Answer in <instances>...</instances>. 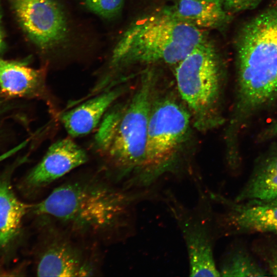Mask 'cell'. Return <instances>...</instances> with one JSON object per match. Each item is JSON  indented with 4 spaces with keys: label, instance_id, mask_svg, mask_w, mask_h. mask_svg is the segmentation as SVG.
<instances>
[{
    "label": "cell",
    "instance_id": "obj_1",
    "mask_svg": "<svg viewBox=\"0 0 277 277\" xmlns=\"http://www.w3.org/2000/svg\"><path fill=\"white\" fill-rule=\"evenodd\" d=\"M158 195L155 189L129 190L90 177L61 185L31 207L45 223L97 243L126 236L133 228L135 205Z\"/></svg>",
    "mask_w": 277,
    "mask_h": 277
},
{
    "label": "cell",
    "instance_id": "obj_2",
    "mask_svg": "<svg viewBox=\"0 0 277 277\" xmlns=\"http://www.w3.org/2000/svg\"><path fill=\"white\" fill-rule=\"evenodd\" d=\"M236 97L230 127L277 99V1L246 22L235 39Z\"/></svg>",
    "mask_w": 277,
    "mask_h": 277
},
{
    "label": "cell",
    "instance_id": "obj_3",
    "mask_svg": "<svg viewBox=\"0 0 277 277\" xmlns=\"http://www.w3.org/2000/svg\"><path fill=\"white\" fill-rule=\"evenodd\" d=\"M156 81L154 69H146L129 100L108 109L95 136L98 151L128 190L135 189L144 163Z\"/></svg>",
    "mask_w": 277,
    "mask_h": 277
},
{
    "label": "cell",
    "instance_id": "obj_4",
    "mask_svg": "<svg viewBox=\"0 0 277 277\" xmlns=\"http://www.w3.org/2000/svg\"><path fill=\"white\" fill-rule=\"evenodd\" d=\"M201 29L176 16L169 6L132 23L115 46L109 68L116 73L135 65H176L207 38Z\"/></svg>",
    "mask_w": 277,
    "mask_h": 277
},
{
    "label": "cell",
    "instance_id": "obj_5",
    "mask_svg": "<svg viewBox=\"0 0 277 277\" xmlns=\"http://www.w3.org/2000/svg\"><path fill=\"white\" fill-rule=\"evenodd\" d=\"M191 124L190 114L185 106L170 95L160 96L156 93L136 190L156 188L165 175H179L181 153Z\"/></svg>",
    "mask_w": 277,
    "mask_h": 277
},
{
    "label": "cell",
    "instance_id": "obj_6",
    "mask_svg": "<svg viewBox=\"0 0 277 277\" xmlns=\"http://www.w3.org/2000/svg\"><path fill=\"white\" fill-rule=\"evenodd\" d=\"M175 68L178 92L190 114L192 125L206 132L221 125L222 71L214 44L206 38Z\"/></svg>",
    "mask_w": 277,
    "mask_h": 277
},
{
    "label": "cell",
    "instance_id": "obj_7",
    "mask_svg": "<svg viewBox=\"0 0 277 277\" xmlns=\"http://www.w3.org/2000/svg\"><path fill=\"white\" fill-rule=\"evenodd\" d=\"M196 203L189 207L170 190L161 196L174 219L185 243L191 276H220L214 257L215 241L218 236L215 212L207 191L196 181Z\"/></svg>",
    "mask_w": 277,
    "mask_h": 277
},
{
    "label": "cell",
    "instance_id": "obj_8",
    "mask_svg": "<svg viewBox=\"0 0 277 277\" xmlns=\"http://www.w3.org/2000/svg\"><path fill=\"white\" fill-rule=\"evenodd\" d=\"M37 259L38 276H88L98 271V257L86 241L51 223H45Z\"/></svg>",
    "mask_w": 277,
    "mask_h": 277
},
{
    "label": "cell",
    "instance_id": "obj_9",
    "mask_svg": "<svg viewBox=\"0 0 277 277\" xmlns=\"http://www.w3.org/2000/svg\"><path fill=\"white\" fill-rule=\"evenodd\" d=\"M23 30L39 48L51 49L68 33L66 15L55 0H6Z\"/></svg>",
    "mask_w": 277,
    "mask_h": 277
},
{
    "label": "cell",
    "instance_id": "obj_10",
    "mask_svg": "<svg viewBox=\"0 0 277 277\" xmlns=\"http://www.w3.org/2000/svg\"><path fill=\"white\" fill-rule=\"evenodd\" d=\"M207 192L213 202L225 207L224 212L215 213L218 236L242 232L277 234V205L239 203L213 191Z\"/></svg>",
    "mask_w": 277,
    "mask_h": 277
},
{
    "label": "cell",
    "instance_id": "obj_11",
    "mask_svg": "<svg viewBox=\"0 0 277 277\" xmlns=\"http://www.w3.org/2000/svg\"><path fill=\"white\" fill-rule=\"evenodd\" d=\"M87 160L86 151L71 139L58 140L50 146L41 161L28 173L25 184L32 190L42 189Z\"/></svg>",
    "mask_w": 277,
    "mask_h": 277
},
{
    "label": "cell",
    "instance_id": "obj_12",
    "mask_svg": "<svg viewBox=\"0 0 277 277\" xmlns=\"http://www.w3.org/2000/svg\"><path fill=\"white\" fill-rule=\"evenodd\" d=\"M45 71L0 58V90L10 97H37L49 103Z\"/></svg>",
    "mask_w": 277,
    "mask_h": 277
},
{
    "label": "cell",
    "instance_id": "obj_13",
    "mask_svg": "<svg viewBox=\"0 0 277 277\" xmlns=\"http://www.w3.org/2000/svg\"><path fill=\"white\" fill-rule=\"evenodd\" d=\"M124 90L123 87L107 89L63 113L60 116V121L68 133L72 137H78L91 132Z\"/></svg>",
    "mask_w": 277,
    "mask_h": 277
},
{
    "label": "cell",
    "instance_id": "obj_14",
    "mask_svg": "<svg viewBox=\"0 0 277 277\" xmlns=\"http://www.w3.org/2000/svg\"><path fill=\"white\" fill-rule=\"evenodd\" d=\"M170 2L169 7L176 16L205 31L224 29L231 18L222 0H170Z\"/></svg>",
    "mask_w": 277,
    "mask_h": 277
},
{
    "label": "cell",
    "instance_id": "obj_15",
    "mask_svg": "<svg viewBox=\"0 0 277 277\" xmlns=\"http://www.w3.org/2000/svg\"><path fill=\"white\" fill-rule=\"evenodd\" d=\"M277 198V151L260 160L234 201L247 204L269 202Z\"/></svg>",
    "mask_w": 277,
    "mask_h": 277
},
{
    "label": "cell",
    "instance_id": "obj_16",
    "mask_svg": "<svg viewBox=\"0 0 277 277\" xmlns=\"http://www.w3.org/2000/svg\"><path fill=\"white\" fill-rule=\"evenodd\" d=\"M31 206L19 201L9 182L0 177V247L6 246L17 234Z\"/></svg>",
    "mask_w": 277,
    "mask_h": 277
},
{
    "label": "cell",
    "instance_id": "obj_17",
    "mask_svg": "<svg viewBox=\"0 0 277 277\" xmlns=\"http://www.w3.org/2000/svg\"><path fill=\"white\" fill-rule=\"evenodd\" d=\"M220 276H264L268 272L244 248L234 247L228 250L217 267Z\"/></svg>",
    "mask_w": 277,
    "mask_h": 277
},
{
    "label": "cell",
    "instance_id": "obj_18",
    "mask_svg": "<svg viewBox=\"0 0 277 277\" xmlns=\"http://www.w3.org/2000/svg\"><path fill=\"white\" fill-rule=\"evenodd\" d=\"M88 8L106 19L113 18L121 13L125 0H83Z\"/></svg>",
    "mask_w": 277,
    "mask_h": 277
},
{
    "label": "cell",
    "instance_id": "obj_19",
    "mask_svg": "<svg viewBox=\"0 0 277 277\" xmlns=\"http://www.w3.org/2000/svg\"><path fill=\"white\" fill-rule=\"evenodd\" d=\"M226 10L230 14L254 9L262 0H222Z\"/></svg>",
    "mask_w": 277,
    "mask_h": 277
},
{
    "label": "cell",
    "instance_id": "obj_20",
    "mask_svg": "<svg viewBox=\"0 0 277 277\" xmlns=\"http://www.w3.org/2000/svg\"><path fill=\"white\" fill-rule=\"evenodd\" d=\"M262 257L266 262L269 272L274 276H277V249L273 247L266 249Z\"/></svg>",
    "mask_w": 277,
    "mask_h": 277
},
{
    "label": "cell",
    "instance_id": "obj_21",
    "mask_svg": "<svg viewBox=\"0 0 277 277\" xmlns=\"http://www.w3.org/2000/svg\"><path fill=\"white\" fill-rule=\"evenodd\" d=\"M263 137L267 138L277 137V121L273 122L263 133Z\"/></svg>",
    "mask_w": 277,
    "mask_h": 277
},
{
    "label": "cell",
    "instance_id": "obj_22",
    "mask_svg": "<svg viewBox=\"0 0 277 277\" xmlns=\"http://www.w3.org/2000/svg\"><path fill=\"white\" fill-rule=\"evenodd\" d=\"M5 47L4 34L1 25V14L0 13V53L3 51Z\"/></svg>",
    "mask_w": 277,
    "mask_h": 277
},
{
    "label": "cell",
    "instance_id": "obj_23",
    "mask_svg": "<svg viewBox=\"0 0 277 277\" xmlns=\"http://www.w3.org/2000/svg\"><path fill=\"white\" fill-rule=\"evenodd\" d=\"M258 204H267V205H277V198L266 203Z\"/></svg>",
    "mask_w": 277,
    "mask_h": 277
}]
</instances>
